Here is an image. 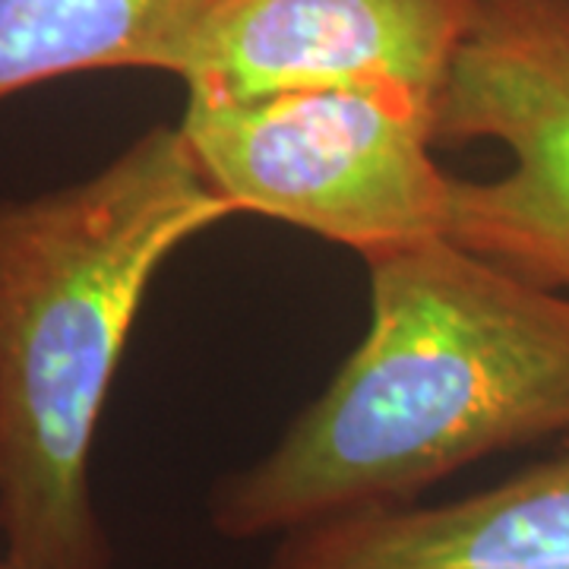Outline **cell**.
I'll list each match as a JSON object with an SVG mask.
<instances>
[{"label":"cell","instance_id":"6da1fadb","mask_svg":"<svg viewBox=\"0 0 569 569\" xmlns=\"http://www.w3.org/2000/svg\"><path fill=\"white\" fill-rule=\"evenodd\" d=\"M367 272L365 339L276 447L212 490L209 522L228 541L411 507L488 456L569 440L567 291L449 238Z\"/></svg>","mask_w":569,"mask_h":569},{"label":"cell","instance_id":"7a4b0ae2","mask_svg":"<svg viewBox=\"0 0 569 569\" xmlns=\"http://www.w3.org/2000/svg\"><path fill=\"white\" fill-rule=\"evenodd\" d=\"M181 127L99 171L0 200V541L17 569H111L89 456L142 298L171 253L234 219Z\"/></svg>","mask_w":569,"mask_h":569},{"label":"cell","instance_id":"3957f363","mask_svg":"<svg viewBox=\"0 0 569 569\" xmlns=\"http://www.w3.org/2000/svg\"><path fill=\"white\" fill-rule=\"evenodd\" d=\"M178 127L238 216L295 224L365 263L449 238L456 178L433 159L437 102L406 86L187 89Z\"/></svg>","mask_w":569,"mask_h":569},{"label":"cell","instance_id":"277c9868","mask_svg":"<svg viewBox=\"0 0 569 569\" xmlns=\"http://www.w3.org/2000/svg\"><path fill=\"white\" fill-rule=\"evenodd\" d=\"M507 149L497 178L452 183L449 241L569 295V0H475L437 108V146Z\"/></svg>","mask_w":569,"mask_h":569},{"label":"cell","instance_id":"5b68a950","mask_svg":"<svg viewBox=\"0 0 569 569\" xmlns=\"http://www.w3.org/2000/svg\"><path fill=\"white\" fill-rule=\"evenodd\" d=\"M475 0H216L174 61L187 89L392 82L440 108Z\"/></svg>","mask_w":569,"mask_h":569},{"label":"cell","instance_id":"8992f818","mask_svg":"<svg viewBox=\"0 0 569 569\" xmlns=\"http://www.w3.org/2000/svg\"><path fill=\"white\" fill-rule=\"evenodd\" d=\"M263 569H569V440L493 488L282 535Z\"/></svg>","mask_w":569,"mask_h":569},{"label":"cell","instance_id":"52a82bcc","mask_svg":"<svg viewBox=\"0 0 569 569\" xmlns=\"http://www.w3.org/2000/svg\"><path fill=\"white\" fill-rule=\"evenodd\" d=\"M216 0H0V102L96 70L168 73Z\"/></svg>","mask_w":569,"mask_h":569},{"label":"cell","instance_id":"ba28073f","mask_svg":"<svg viewBox=\"0 0 569 569\" xmlns=\"http://www.w3.org/2000/svg\"><path fill=\"white\" fill-rule=\"evenodd\" d=\"M0 569H17V567H13V563H7V560L0 557Z\"/></svg>","mask_w":569,"mask_h":569}]
</instances>
